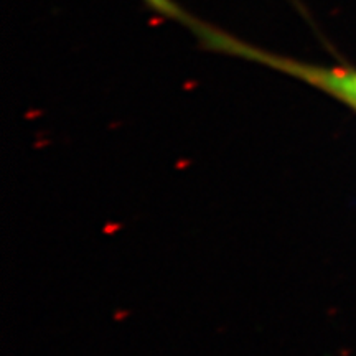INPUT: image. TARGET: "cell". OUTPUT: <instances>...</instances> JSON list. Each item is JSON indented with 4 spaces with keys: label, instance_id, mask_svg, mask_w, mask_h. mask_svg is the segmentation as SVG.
Here are the masks:
<instances>
[{
    "label": "cell",
    "instance_id": "6da1fadb",
    "mask_svg": "<svg viewBox=\"0 0 356 356\" xmlns=\"http://www.w3.org/2000/svg\"><path fill=\"white\" fill-rule=\"evenodd\" d=\"M150 8L162 17L175 20L186 26L198 40L204 50L221 53V55L236 56L252 63L264 65L267 68L279 71L287 76L299 79L309 86L318 89L341 104L356 111V70L348 66H325L309 61L296 60L279 53H273L264 48L249 44L244 40L222 32L218 26L208 24L191 15L175 0H150Z\"/></svg>",
    "mask_w": 356,
    "mask_h": 356
}]
</instances>
